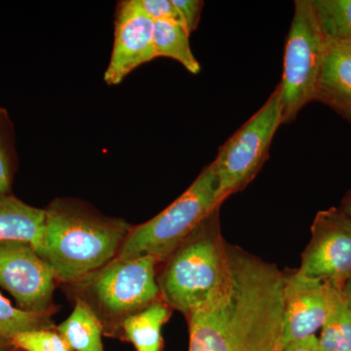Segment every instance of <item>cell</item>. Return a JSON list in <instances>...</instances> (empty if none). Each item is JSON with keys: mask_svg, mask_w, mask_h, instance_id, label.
Segmentation results:
<instances>
[{"mask_svg": "<svg viewBox=\"0 0 351 351\" xmlns=\"http://www.w3.org/2000/svg\"><path fill=\"white\" fill-rule=\"evenodd\" d=\"M326 48L311 0H298L286 41L282 80L278 85L283 123L294 121L300 110L315 100Z\"/></svg>", "mask_w": 351, "mask_h": 351, "instance_id": "cell-6", "label": "cell"}, {"mask_svg": "<svg viewBox=\"0 0 351 351\" xmlns=\"http://www.w3.org/2000/svg\"><path fill=\"white\" fill-rule=\"evenodd\" d=\"M281 124L282 101L280 88L277 86L265 105L219 147L212 162L218 182L219 205L257 176L269 158L270 145Z\"/></svg>", "mask_w": 351, "mask_h": 351, "instance_id": "cell-5", "label": "cell"}, {"mask_svg": "<svg viewBox=\"0 0 351 351\" xmlns=\"http://www.w3.org/2000/svg\"><path fill=\"white\" fill-rule=\"evenodd\" d=\"M0 351H5V350H4L3 346H2L1 345H0Z\"/></svg>", "mask_w": 351, "mask_h": 351, "instance_id": "cell-27", "label": "cell"}, {"mask_svg": "<svg viewBox=\"0 0 351 351\" xmlns=\"http://www.w3.org/2000/svg\"><path fill=\"white\" fill-rule=\"evenodd\" d=\"M169 316L167 304L154 302L124 320L126 338L138 351L160 350L161 328L169 319Z\"/></svg>", "mask_w": 351, "mask_h": 351, "instance_id": "cell-14", "label": "cell"}, {"mask_svg": "<svg viewBox=\"0 0 351 351\" xmlns=\"http://www.w3.org/2000/svg\"><path fill=\"white\" fill-rule=\"evenodd\" d=\"M172 1L181 14L184 25L189 34L195 32L199 24L204 2L200 0H172Z\"/></svg>", "mask_w": 351, "mask_h": 351, "instance_id": "cell-23", "label": "cell"}, {"mask_svg": "<svg viewBox=\"0 0 351 351\" xmlns=\"http://www.w3.org/2000/svg\"><path fill=\"white\" fill-rule=\"evenodd\" d=\"M285 274L228 244L225 276L189 314V351H282Z\"/></svg>", "mask_w": 351, "mask_h": 351, "instance_id": "cell-1", "label": "cell"}, {"mask_svg": "<svg viewBox=\"0 0 351 351\" xmlns=\"http://www.w3.org/2000/svg\"><path fill=\"white\" fill-rule=\"evenodd\" d=\"M341 289L299 270L285 276L283 291V348L313 336L322 328Z\"/></svg>", "mask_w": 351, "mask_h": 351, "instance_id": "cell-9", "label": "cell"}, {"mask_svg": "<svg viewBox=\"0 0 351 351\" xmlns=\"http://www.w3.org/2000/svg\"><path fill=\"white\" fill-rule=\"evenodd\" d=\"M59 332L73 350L104 351L100 321L85 302H77Z\"/></svg>", "mask_w": 351, "mask_h": 351, "instance_id": "cell-16", "label": "cell"}, {"mask_svg": "<svg viewBox=\"0 0 351 351\" xmlns=\"http://www.w3.org/2000/svg\"><path fill=\"white\" fill-rule=\"evenodd\" d=\"M189 32L181 25L154 22V45L156 57L169 58L182 64L193 75L200 71L189 44Z\"/></svg>", "mask_w": 351, "mask_h": 351, "instance_id": "cell-17", "label": "cell"}, {"mask_svg": "<svg viewBox=\"0 0 351 351\" xmlns=\"http://www.w3.org/2000/svg\"><path fill=\"white\" fill-rule=\"evenodd\" d=\"M46 210L29 206L8 195H0V243L23 242L40 255L43 249Z\"/></svg>", "mask_w": 351, "mask_h": 351, "instance_id": "cell-13", "label": "cell"}, {"mask_svg": "<svg viewBox=\"0 0 351 351\" xmlns=\"http://www.w3.org/2000/svg\"><path fill=\"white\" fill-rule=\"evenodd\" d=\"M215 209L170 256L159 289L168 306L189 316L208 301L225 276L228 243Z\"/></svg>", "mask_w": 351, "mask_h": 351, "instance_id": "cell-3", "label": "cell"}, {"mask_svg": "<svg viewBox=\"0 0 351 351\" xmlns=\"http://www.w3.org/2000/svg\"><path fill=\"white\" fill-rule=\"evenodd\" d=\"M341 293H343V299L346 300V304H348L351 308V278L346 281L343 289H341Z\"/></svg>", "mask_w": 351, "mask_h": 351, "instance_id": "cell-25", "label": "cell"}, {"mask_svg": "<svg viewBox=\"0 0 351 351\" xmlns=\"http://www.w3.org/2000/svg\"><path fill=\"white\" fill-rule=\"evenodd\" d=\"M218 182L210 163L186 191L151 221L129 233L117 260L152 256L158 262L170 256L217 208Z\"/></svg>", "mask_w": 351, "mask_h": 351, "instance_id": "cell-4", "label": "cell"}, {"mask_svg": "<svg viewBox=\"0 0 351 351\" xmlns=\"http://www.w3.org/2000/svg\"><path fill=\"white\" fill-rule=\"evenodd\" d=\"M137 5L154 22H167L184 25L181 14L172 0H135Z\"/></svg>", "mask_w": 351, "mask_h": 351, "instance_id": "cell-22", "label": "cell"}, {"mask_svg": "<svg viewBox=\"0 0 351 351\" xmlns=\"http://www.w3.org/2000/svg\"><path fill=\"white\" fill-rule=\"evenodd\" d=\"M326 47L314 101L351 122V48Z\"/></svg>", "mask_w": 351, "mask_h": 351, "instance_id": "cell-12", "label": "cell"}, {"mask_svg": "<svg viewBox=\"0 0 351 351\" xmlns=\"http://www.w3.org/2000/svg\"><path fill=\"white\" fill-rule=\"evenodd\" d=\"M318 343L321 351H351V308L343 293L321 328Z\"/></svg>", "mask_w": 351, "mask_h": 351, "instance_id": "cell-18", "label": "cell"}, {"mask_svg": "<svg viewBox=\"0 0 351 351\" xmlns=\"http://www.w3.org/2000/svg\"><path fill=\"white\" fill-rule=\"evenodd\" d=\"M9 339L16 348L25 351H73L61 335L47 330H27Z\"/></svg>", "mask_w": 351, "mask_h": 351, "instance_id": "cell-20", "label": "cell"}, {"mask_svg": "<svg viewBox=\"0 0 351 351\" xmlns=\"http://www.w3.org/2000/svg\"><path fill=\"white\" fill-rule=\"evenodd\" d=\"M326 46L351 48V0H311Z\"/></svg>", "mask_w": 351, "mask_h": 351, "instance_id": "cell-15", "label": "cell"}, {"mask_svg": "<svg viewBox=\"0 0 351 351\" xmlns=\"http://www.w3.org/2000/svg\"><path fill=\"white\" fill-rule=\"evenodd\" d=\"M55 278L52 267L31 245L0 243V286L24 311L43 313L52 298Z\"/></svg>", "mask_w": 351, "mask_h": 351, "instance_id": "cell-10", "label": "cell"}, {"mask_svg": "<svg viewBox=\"0 0 351 351\" xmlns=\"http://www.w3.org/2000/svg\"><path fill=\"white\" fill-rule=\"evenodd\" d=\"M341 210H343V211L345 212L346 215H348L351 218V193L350 196H348V199L346 200L345 207Z\"/></svg>", "mask_w": 351, "mask_h": 351, "instance_id": "cell-26", "label": "cell"}, {"mask_svg": "<svg viewBox=\"0 0 351 351\" xmlns=\"http://www.w3.org/2000/svg\"><path fill=\"white\" fill-rule=\"evenodd\" d=\"M154 21L135 0L120 2L114 25V43L110 63L104 75L108 85H119L129 73L156 59Z\"/></svg>", "mask_w": 351, "mask_h": 351, "instance_id": "cell-11", "label": "cell"}, {"mask_svg": "<svg viewBox=\"0 0 351 351\" xmlns=\"http://www.w3.org/2000/svg\"><path fill=\"white\" fill-rule=\"evenodd\" d=\"M282 351H321L318 338L315 335L301 341H295L283 348Z\"/></svg>", "mask_w": 351, "mask_h": 351, "instance_id": "cell-24", "label": "cell"}, {"mask_svg": "<svg viewBox=\"0 0 351 351\" xmlns=\"http://www.w3.org/2000/svg\"><path fill=\"white\" fill-rule=\"evenodd\" d=\"M128 226L54 204L46 210L40 257L56 278L73 281L104 267L126 237Z\"/></svg>", "mask_w": 351, "mask_h": 351, "instance_id": "cell-2", "label": "cell"}, {"mask_svg": "<svg viewBox=\"0 0 351 351\" xmlns=\"http://www.w3.org/2000/svg\"><path fill=\"white\" fill-rule=\"evenodd\" d=\"M9 119L6 112H0V195H7L12 177L13 145Z\"/></svg>", "mask_w": 351, "mask_h": 351, "instance_id": "cell-21", "label": "cell"}, {"mask_svg": "<svg viewBox=\"0 0 351 351\" xmlns=\"http://www.w3.org/2000/svg\"><path fill=\"white\" fill-rule=\"evenodd\" d=\"M45 317L43 313L24 311L0 294V337L10 338L16 332L38 329Z\"/></svg>", "mask_w": 351, "mask_h": 351, "instance_id": "cell-19", "label": "cell"}, {"mask_svg": "<svg viewBox=\"0 0 351 351\" xmlns=\"http://www.w3.org/2000/svg\"><path fill=\"white\" fill-rule=\"evenodd\" d=\"M298 270L341 290L351 278V218L343 210L332 207L318 212Z\"/></svg>", "mask_w": 351, "mask_h": 351, "instance_id": "cell-7", "label": "cell"}, {"mask_svg": "<svg viewBox=\"0 0 351 351\" xmlns=\"http://www.w3.org/2000/svg\"><path fill=\"white\" fill-rule=\"evenodd\" d=\"M152 256L117 260L96 277L94 290L101 306L112 314L136 313L154 304L159 294Z\"/></svg>", "mask_w": 351, "mask_h": 351, "instance_id": "cell-8", "label": "cell"}]
</instances>
